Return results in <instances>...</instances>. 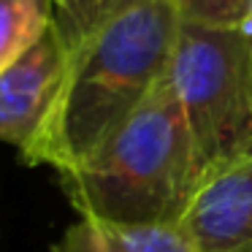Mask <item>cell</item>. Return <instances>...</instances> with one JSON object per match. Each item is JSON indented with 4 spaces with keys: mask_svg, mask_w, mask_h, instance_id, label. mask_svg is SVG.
Wrapping results in <instances>:
<instances>
[{
    "mask_svg": "<svg viewBox=\"0 0 252 252\" xmlns=\"http://www.w3.org/2000/svg\"><path fill=\"white\" fill-rule=\"evenodd\" d=\"M179 28L174 0H147L76 46L55 103L22 158L65 174L95 155L168 71Z\"/></svg>",
    "mask_w": 252,
    "mask_h": 252,
    "instance_id": "obj_1",
    "label": "cell"
},
{
    "mask_svg": "<svg viewBox=\"0 0 252 252\" xmlns=\"http://www.w3.org/2000/svg\"><path fill=\"white\" fill-rule=\"evenodd\" d=\"M198 182L168 71L98 152L60 174L79 217L130 225H179Z\"/></svg>",
    "mask_w": 252,
    "mask_h": 252,
    "instance_id": "obj_2",
    "label": "cell"
},
{
    "mask_svg": "<svg viewBox=\"0 0 252 252\" xmlns=\"http://www.w3.org/2000/svg\"><path fill=\"white\" fill-rule=\"evenodd\" d=\"M168 82L201 179L252 155V44L244 30L182 22Z\"/></svg>",
    "mask_w": 252,
    "mask_h": 252,
    "instance_id": "obj_3",
    "label": "cell"
},
{
    "mask_svg": "<svg viewBox=\"0 0 252 252\" xmlns=\"http://www.w3.org/2000/svg\"><path fill=\"white\" fill-rule=\"evenodd\" d=\"M179 228L195 252H252V155L203 176Z\"/></svg>",
    "mask_w": 252,
    "mask_h": 252,
    "instance_id": "obj_4",
    "label": "cell"
},
{
    "mask_svg": "<svg viewBox=\"0 0 252 252\" xmlns=\"http://www.w3.org/2000/svg\"><path fill=\"white\" fill-rule=\"evenodd\" d=\"M68 52L55 25L25 52L14 65L0 71V141L19 147L22 155L33 147L46 114L63 84Z\"/></svg>",
    "mask_w": 252,
    "mask_h": 252,
    "instance_id": "obj_5",
    "label": "cell"
},
{
    "mask_svg": "<svg viewBox=\"0 0 252 252\" xmlns=\"http://www.w3.org/2000/svg\"><path fill=\"white\" fill-rule=\"evenodd\" d=\"M55 252H195L179 225H130L79 217Z\"/></svg>",
    "mask_w": 252,
    "mask_h": 252,
    "instance_id": "obj_6",
    "label": "cell"
},
{
    "mask_svg": "<svg viewBox=\"0 0 252 252\" xmlns=\"http://www.w3.org/2000/svg\"><path fill=\"white\" fill-rule=\"evenodd\" d=\"M55 25V0H0V71L30 52Z\"/></svg>",
    "mask_w": 252,
    "mask_h": 252,
    "instance_id": "obj_7",
    "label": "cell"
},
{
    "mask_svg": "<svg viewBox=\"0 0 252 252\" xmlns=\"http://www.w3.org/2000/svg\"><path fill=\"white\" fill-rule=\"evenodd\" d=\"M141 3L147 0H55V30L71 55L100 28Z\"/></svg>",
    "mask_w": 252,
    "mask_h": 252,
    "instance_id": "obj_8",
    "label": "cell"
},
{
    "mask_svg": "<svg viewBox=\"0 0 252 252\" xmlns=\"http://www.w3.org/2000/svg\"><path fill=\"white\" fill-rule=\"evenodd\" d=\"M182 22L239 28L247 14L250 0H174Z\"/></svg>",
    "mask_w": 252,
    "mask_h": 252,
    "instance_id": "obj_9",
    "label": "cell"
},
{
    "mask_svg": "<svg viewBox=\"0 0 252 252\" xmlns=\"http://www.w3.org/2000/svg\"><path fill=\"white\" fill-rule=\"evenodd\" d=\"M239 28L244 30V35L250 38V44H252V0H250V6H247V14H244V19H241Z\"/></svg>",
    "mask_w": 252,
    "mask_h": 252,
    "instance_id": "obj_10",
    "label": "cell"
}]
</instances>
